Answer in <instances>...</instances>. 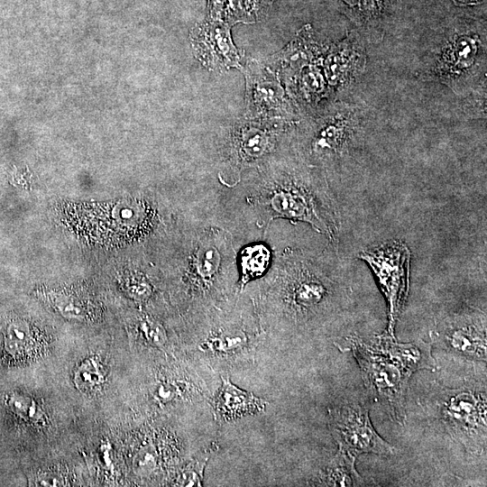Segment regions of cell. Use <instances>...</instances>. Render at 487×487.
<instances>
[{"label":"cell","instance_id":"6da1fadb","mask_svg":"<svg viewBox=\"0 0 487 487\" xmlns=\"http://www.w3.org/2000/svg\"><path fill=\"white\" fill-rule=\"evenodd\" d=\"M211 212L242 243L274 220L305 224L336 245L341 221L326 173L289 148L222 187Z\"/></svg>","mask_w":487,"mask_h":487},{"label":"cell","instance_id":"7a4b0ae2","mask_svg":"<svg viewBox=\"0 0 487 487\" xmlns=\"http://www.w3.org/2000/svg\"><path fill=\"white\" fill-rule=\"evenodd\" d=\"M259 237L270 244L272 261L262 278L244 288L253 299L266 336L317 327L338 301L339 285L326 255L281 244L270 225Z\"/></svg>","mask_w":487,"mask_h":487},{"label":"cell","instance_id":"3957f363","mask_svg":"<svg viewBox=\"0 0 487 487\" xmlns=\"http://www.w3.org/2000/svg\"><path fill=\"white\" fill-rule=\"evenodd\" d=\"M173 265L179 314L218 304L239 292L241 244L211 211L191 210L179 219Z\"/></svg>","mask_w":487,"mask_h":487},{"label":"cell","instance_id":"277c9868","mask_svg":"<svg viewBox=\"0 0 487 487\" xmlns=\"http://www.w3.org/2000/svg\"><path fill=\"white\" fill-rule=\"evenodd\" d=\"M180 352L217 377L254 364L267 338L247 290L180 315Z\"/></svg>","mask_w":487,"mask_h":487},{"label":"cell","instance_id":"5b68a950","mask_svg":"<svg viewBox=\"0 0 487 487\" xmlns=\"http://www.w3.org/2000/svg\"><path fill=\"white\" fill-rule=\"evenodd\" d=\"M346 341L370 395L385 408L392 420L403 425L405 397L412 373L436 366L430 345L424 342L399 343L387 330L368 342L356 335Z\"/></svg>","mask_w":487,"mask_h":487},{"label":"cell","instance_id":"8992f818","mask_svg":"<svg viewBox=\"0 0 487 487\" xmlns=\"http://www.w3.org/2000/svg\"><path fill=\"white\" fill-rule=\"evenodd\" d=\"M363 119L361 108L353 104L333 102L318 107L298 120L290 133L289 149L327 176L328 170L356 147Z\"/></svg>","mask_w":487,"mask_h":487},{"label":"cell","instance_id":"52a82bcc","mask_svg":"<svg viewBox=\"0 0 487 487\" xmlns=\"http://www.w3.org/2000/svg\"><path fill=\"white\" fill-rule=\"evenodd\" d=\"M296 123L244 115L227 126L216 146L221 186L234 185L244 173L287 150Z\"/></svg>","mask_w":487,"mask_h":487},{"label":"cell","instance_id":"ba28073f","mask_svg":"<svg viewBox=\"0 0 487 487\" xmlns=\"http://www.w3.org/2000/svg\"><path fill=\"white\" fill-rule=\"evenodd\" d=\"M486 68L485 26L463 19L453 24L429 51L419 69L423 80L468 95L483 80Z\"/></svg>","mask_w":487,"mask_h":487},{"label":"cell","instance_id":"9c48e42d","mask_svg":"<svg viewBox=\"0 0 487 487\" xmlns=\"http://www.w3.org/2000/svg\"><path fill=\"white\" fill-rule=\"evenodd\" d=\"M89 207L83 208L84 234L99 242L140 244L156 233L161 224L157 203L146 197L124 198Z\"/></svg>","mask_w":487,"mask_h":487},{"label":"cell","instance_id":"30bf717a","mask_svg":"<svg viewBox=\"0 0 487 487\" xmlns=\"http://www.w3.org/2000/svg\"><path fill=\"white\" fill-rule=\"evenodd\" d=\"M435 400V416L447 432L470 450L485 446L486 396L470 390L446 389Z\"/></svg>","mask_w":487,"mask_h":487},{"label":"cell","instance_id":"8fae6325","mask_svg":"<svg viewBox=\"0 0 487 487\" xmlns=\"http://www.w3.org/2000/svg\"><path fill=\"white\" fill-rule=\"evenodd\" d=\"M359 257L372 270L386 298L387 331L394 335L395 324L409 290L410 250L405 243L392 240L363 251Z\"/></svg>","mask_w":487,"mask_h":487},{"label":"cell","instance_id":"7c38bea8","mask_svg":"<svg viewBox=\"0 0 487 487\" xmlns=\"http://www.w3.org/2000/svg\"><path fill=\"white\" fill-rule=\"evenodd\" d=\"M329 428L338 450L356 460L362 454L391 455L393 446L375 431L367 408L348 402L328 409Z\"/></svg>","mask_w":487,"mask_h":487},{"label":"cell","instance_id":"4fadbf2b","mask_svg":"<svg viewBox=\"0 0 487 487\" xmlns=\"http://www.w3.org/2000/svg\"><path fill=\"white\" fill-rule=\"evenodd\" d=\"M244 73L246 81V116L297 122L296 106L271 69L249 61Z\"/></svg>","mask_w":487,"mask_h":487},{"label":"cell","instance_id":"5bb4252c","mask_svg":"<svg viewBox=\"0 0 487 487\" xmlns=\"http://www.w3.org/2000/svg\"><path fill=\"white\" fill-rule=\"evenodd\" d=\"M196 57L209 69L242 68V53L233 43L230 25L222 18L207 17L190 32Z\"/></svg>","mask_w":487,"mask_h":487},{"label":"cell","instance_id":"9a60e30c","mask_svg":"<svg viewBox=\"0 0 487 487\" xmlns=\"http://www.w3.org/2000/svg\"><path fill=\"white\" fill-rule=\"evenodd\" d=\"M366 52L359 33L349 32L328 47L323 70L330 96L345 89L363 71Z\"/></svg>","mask_w":487,"mask_h":487},{"label":"cell","instance_id":"2e32d148","mask_svg":"<svg viewBox=\"0 0 487 487\" xmlns=\"http://www.w3.org/2000/svg\"><path fill=\"white\" fill-rule=\"evenodd\" d=\"M438 334L453 352L473 359H486V318L482 311L461 312L446 318Z\"/></svg>","mask_w":487,"mask_h":487},{"label":"cell","instance_id":"e0dca14e","mask_svg":"<svg viewBox=\"0 0 487 487\" xmlns=\"http://www.w3.org/2000/svg\"><path fill=\"white\" fill-rule=\"evenodd\" d=\"M220 383L209 399L213 419L217 424L264 412L268 401L234 385L230 375H222Z\"/></svg>","mask_w":487,"mask_h":487},{"label":"cell","instance_id":"ac0fdd59","mask_svg":"<svg viewBox=\"0 0 487 487\" xmlns=\"http://www.w3.org/2000/svg\"><path fill=\"white\" fill-rule=\"evenodd\" d=\"M335 1L340 11L364 32V36H382V25L391 14L393 0Z\"/></svg>","mask_w":487,"mask_h":487},{"label":"cell","instance_id":"d6986e66","mask_svg":"<svg viewBox=\"0 0 487 487\" xmlns=\"http://www.w3.org/2000/svg\"><path fill=\"white\" fill-rule=\"evenodd\" d=\"M272 261V250L262 238L258 237L244 243L238 250L239 292L244 287L262 278Z\"/></svg>","mask_w":487,"mask_h":487},{"label":"cell","instance_id":"ffe728a7","mask_svg":"<svg viewBox=\"0 0 487 487\" xmlns=\"http://www.w3.org/2000/svg\"><path fill=\"white\" fill-rule=\"evenodd\" d=\"M5 350L15 360H25L37 349L36 335L29 322L23 318L11 319L4 333Z\"/></svg>","mask_w":487,"mask_h":487},{"label":"cell","instance_id":"44dd1931","mask_svg":"<svg viewBox=\"0 0 487 487\" xmlns=\"http://www.w3.org/2000/svg\"><path fill=\"white\" fill-rule=\"evenodd\" d=\"M132 329L139 344L161 352L170 346L171 339L164 323L155 315L139 313L132 321Z\"/></svg>","mask_w":487,"mask_h":487},{"label":"cell","instance_id":"7402d4cb","mask_svg":"<svg viewBox=\"0 0 487 487\" xmlns=\"http://www.w3.org/2000/svg\"><path fill=\"white\" fill-rule=\"evenodd\" d=\"M355 460L338 450L316 481L326 486L358 485L362 479L355 470Z\"/></svg>","mask_w":487,"mask_h":487},{"label":"cell","instance_id":"603a6c76","mask_svg":"<svg viewBox=\"0 0 487 487\" xmlns=\"http://www.w3.org/2000/svg\"><path fill=\"white\" fill-rule=\"evenodd\" d=\"M217 448V442L215 441L185 461L173 473L170 484L187 487L202 486L206 466Z\"/></svg>","mask_w":487,"mask_h":487},{"label":"cell","instance_id":"cb8c5ba5","mask_svg":"<svg viewBox=\"0 0 487 487\" xmlns=\"http://www.w3.org/2000/svg\"><path fill=\"white\" fill-rule=\"evenodd\" d=\"M42 297L57 312L68 318L84 320L87 317L85 301L71 290H46Z\"/></svg>","mask_w":487,"mask_h":487},{"label":"cell","instance_id":"d4e9b609","mask_svg":"<svg viewBox=\"0 0 487 487\" xmlns=\"http://www.w3.org/2000/svg\"><path fill=\"white\" fill-rule=\"evenodd\" d=\"M269 5L266 0H229L223 11L224 20L230 26L255 22L264 14Z\"/></svg>","mask_w":487,"mask_h":487},{"label":"cell","instance_id":"484cf974","mask_svg":"<svg viewBox=\"0 0 487 487\" xmlns=\"http://www.w3.org/2000/svg\"><path fill=\"white\" fill-rule=\"evenodd\" d=\"M105 380V373L101 364L96 358L84 360L75 371V386L83 391H90L98 388Z\"/></svg>","mask_w":487,"mask_h":487},{"label":"cell","instance_id":"4316f807","mask_svg":"<svg viewBox=\"0 0 487 487\" xmlns=\"http://www.w3.org/2000/svg\"><path fill=\"white\" fill-rule=\"evenodd\" d=\"M9 406L19 417L26 420L34 421L41 418V408L31 397L20 393L13 394L9 398Z\"/></svg>","mask_w":487,"mask_h":487},{"label":"cell","instance_id":"83f0119b","mask_svg":"<svg viewBox=\"0 0 487 487\" xmlns=\"http://www.w3.org/2000/svg\"><path fill=\"white\" fill-rule=\"evenodd\" d=\"M229 0H208V17L222 18L223 11Z\"/></svg>","mask_w":487,"mask_h":487},{"label":"cell","instance_id":"f1b7e54d","mask_svg":"<svg viewBox=\"0 0 487 487\" xmlns=\"http://www.w3.org/2000/svg\"><path fill=\"white\" fill-rule=\"evenodd\" d=\"M451 1H453L455 5H460V6L469 5L468 0H451Z\"/></svg>","mask_w":487,"mask_h":487},{"label":"cell","instance_id":"f546056e","mask_svg":"<svg viewBox=\"0 0 487 487\" xmlns=\"http://www.w3.org/2000/svg\"><path fill=\"white\" fill-rule=\"evenodd\" d=\"M468 1H469V5H473L481 4L483 0H468Z\"/></svg>","mask_w":487,"mask_h":487},{"label":"cell","instance_id":"4dcf8cb0","mask_svg":"<svg viewBox=\"0 0 487 487\" xmlns=\"http://www.w3.org/2000/svg\"><path fill=\"white\" fill-rule=\"evenodd\" d=\"M270 5L275 0H266Z\"/></svg>","mask_w":487,"mask_h":487}]
</instances>
